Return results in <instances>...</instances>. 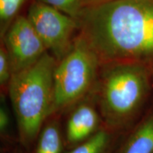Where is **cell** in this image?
Masks as SVG:
<instances>
[{
  "instance_id": "obj_10",
  "label": "cell",
  "mask_w": 153,
  "mask_h": 153,
  "mask_svg": "<svg viewBox=\"0 0 153 153\" xmlns=\"http://www.w3.org/2000/svg\"><path fill=\"white\" fill-rule=\"evenodd\" d=\"M109 141L110 135L108 132L99 130L69 153H105Z\"/></svg>"
},
{
  "instance_id": "obj_1",
  "label": "cell",
  "mask_w": 153,
  "mask_h": 153,
  "mask_svg": "<svg viewBox=\"0 0 153 153\" xmlns=\"http://www.w3.org/2000/svg\"><path fill=\"white\" fill-rule=\"evenodd\" d=\"M76 21L101 65L153 64V0H112L85 9Z\"/></svg>"
},
{
  "instance_id": "obj_15",
  "label": "cell",
  "mask_w": 153,
  "mask_h": 153,
  "mask_svg": "<svg viewBox=\"0 0 153 153\" xmlns=\"http://www.w3.org/2000/svg\"><path fill=\"white\" fill-rule=\"evenodd\" d=\"M112 1V0H93V1L91 2V4L89 7H93V6H95V5L101 4L107 2V1Z\"/></svg>"
},
{
  "instance_id": "obj_4",
  "label": "cell",
  "mask_w": 153,
  "mask_h": 153,
  "mask_svg": "<svg viewBox=\"0 0 153 153\" xmlns=\"http://www.w3.org/2000/svg\"><path fill=\"white\" fill-rule=\"evenodd\" d=\"M100 65L97 53L79 33L68 54L57 63L52 114L76 104L90 92Z\"/></svg>"
},
{
  "instance_id": "obj_7",
  "label": "cell",
  "mask_w": 153,
  "mask_h": 153,
  "mask_svg": "<svg viewBox=\"0 0 153 153\" xmlns=\"http://www.w3.org/2000/svg\"><path fill=\"white\" fill-rule=\"evenodd\" d=\"M99 116L91 103L83 102L76 106L68 118L67 139L71 144L86 140L92 136L98 128Z\"/></svg>"
},
{
  "instance_id": "obj_14",
  "label": "cell",
  "mask_w": 153,
  "mask_h": 153,
  "mask_svg": "<svg viewBox=\"0 0 153 153\" xmlns=\"http://www.w3.org/2000/svg\"><path fill=\"white\" fill-rule=\"evenodd\" d=\"M9 126V116L8 111L6 108L4 104H3L0 108V131L1 133H4L7 131Z\"/></svg>"
},
{
  "instance_id": "obj_8",
  "label": "cell",
  "mask_w": 153,
  "mask_h": 153,
  "mask_svg": "<svg viewBox=\"0 0 153 153\" xmlns=\"http://www.w3.org/2000/svg\"><path fill=\"white\" fill-rule=\"evenodd\" d=\"M118 153H153V110L134 128Z\"/></svg>"
},
{
  "instance_id": "obj_12",
  "label": "cell",
  "mask_w": 153,
  "mask_h": 153,
  "mask_svg": "<svg viewBox=\"0 0 153 153\" xmlns=\"http://www.w3.org/2000/svg\"><path fill=\"white\" fill-rule=\"evenodd\" d=\"M38 1L52 6L76 20L85 9L90 7L93 0H38Z\"/></svg>"
},
{
  "instance_id": "obj_2",
  "label": "cell",
  "mask_w": 153,
  "mask_h": 153,
  "mask_svg": "<svg viewBox=\"0 0 153 153\" xmlns=\"http://www.w3.org/2000/svg\"><path fill=\"white\" fill-rule=\"evenodd\" d=\"M96 94L99 112L111 130L125 128L143 108L150 89L146 65L135 62L103 64Z\"/></svg>"
},
{
  "instance_id": "obj_13",
  "label": "cell",
  "mask_w": 153,
  "mask_h": 153,
  "mask_svg": "<svg viewBox=\"0 0 153 153\" xmlns=\"http://www.w3.org/2000/svg\"><path fill=\"white\" fill-rule=\"evenodd\" d=\"M12 67L7 49L4 45L0 48V84L1 86L8 85L12 76Z\"/></svg>"
},
{
  "instance_id": "obj_9",
  "label": "cell",
  "mask_w": 153,
  "mask_h": 153,
  "mask_svg": "<svg viewBox=\"0 0 153 153\" xmlns=\"http://www.w3.org/2000/svg\"><path fill=\"white\" fill-rule=\"evenodd\" d=\"M62 137L55 122L48 123L40 132L36 153H61Z\"/></svg>"
},
{
  "instance_id": "obj_6",
  "label": "cell",
  "mask_w": 153,
  "mask_h": 153,
  "mask_svg": "<svg viewBox=\"0 0 153 153\" xmlns=\"http://www.w3.org/2000/svg\"><path fill=\"white\" fill-rule=\"evenodd\" d=\"M2 38L13 74L31 65L48 52L26 16L17 17Z\"/></svg>"
},
{
  "instance_id": "obj_5",
  "label": "cell",
  "mask_w": 153,
  "mask_h": 153,
  "mask_svg": "<svg viewBox=\"0 0 153 153\" xmlns=\"http://www.w3.org/2000/svg\"><path fill=\"white\" fill-rule=\"evenodd\" d=\"M26 17L47 51L57 62L62 60L73 45L74 33L79 28L77 21L39 1L30 6Z\"/></svg>"
},
{
  "instance_id": "obj_3",
  "label": "cell",
  "mask_w": 153,
  "mask_h": 153,
  "mask_svg": "<svg viewBox=\"0 0 153 153\" xmlns=\"http://www.w3.org/2000/svg\"><path fill=\"white\" fill-rule=\"evenodd\" d=\"M57 63L56 59L47 52L31 65L12 74L9 82V98L19 137L25 145L36 139L44 120L52 114Z\"/></svg>"
},
{
  "instance_id": "obj_11",
  "label": "cell",
  "mask_w": 153,
  "mask_h": 153,
  "mask_svg": "<svg viewBox=\"0 0 153 153\" xmlns=\"http://www.w3.org/2000/svg\"><path fill=\"white\" fill-rule=\"evenodd\" d=\"M26 0H0V33L2 38Z\"/></svg>"
}]
</instances>
